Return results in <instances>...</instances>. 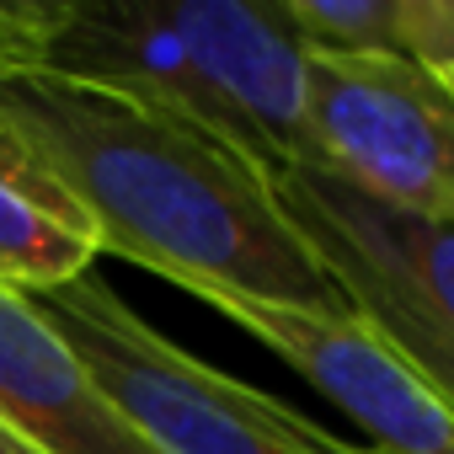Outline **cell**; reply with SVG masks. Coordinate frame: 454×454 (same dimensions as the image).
I'll use <instances>...</instances> for the list:
<instances>
[{"label": "cell", "instance_id": "7a4b0ae2", "mask_svg": "<svg viewBox=\"0 0 454 454\" xmlns=\"http://www.w3.org/2000/svg\"><path fill=\"white\" fill-rule=\"evenodd\" d=\"M38 70L145 97L273 176L305 166V49L278 0H49Z\"/></svg>", "mask_w": 454, "mask_h": 454}, {"label": "cell", "instance_id": "ba28073f", "mask_svg": "<svg viewBox=\"0 0 454 454\" xmlns=\"http://www.w3.org/2000/svg\"><path fill=\"white\" fill-rule=\"evenodd\" d=\"M102 241L49 166L0 123V284L38 294L91 273Z\"/></svg>", "mask_w": 454, "mask_h": 454}, {"label": "cell", "instance_id": "9a60e30c", "mask_svg": "<svg viewBox=\"0 0 454 454\" xmlns=\"http://www.w3.org/2000/svg\"><path fill=\"white\" fill-rule=\"evenodd\" d=\"M443 91H449V102H454V86H443Z\"/></svg>", "mask_w": 454, "mask_h": 454}, {"label": "cell", "instance_id": "52a82bcc", "mask_svg": "<svg viewBox=\"0 0 454 454\" xmlns=\"http://www.w3.org/2000/svg\"><path fill=\"white\" fill-rule=\"evenodd\" d=\"M0 427L38 454H155L86 380L22 289L0 284Z\"/></svg>", "mask_w": 454, "mask_h": 454}, {"label": "cell", "instance_id": "7c38bea8", "mask_svg": "<svg viewBox=\"0 0 454 454\" xmlns=\"http://www.w3.org/2000/svg\"><path fill=\"white\" fill-rule=\"evenodd\" d=\"M43 22H49V0H0V75L38 70Z\"/></svg>", "mask_w": 454, "mask_h": 454}, {"label": "cell", "instance_id": "8992f818", "mask_svg": "<svg viewBox=\"0 0 454 454\" xmlns=\"http://www.w3.org/2000/svg\"><path fill=\"white\" fill-rule=\"evenodd\" d=\"M273 187L337 289L385 294L454 342V224L390 214L316 171H278Z\"/></svg>", "mask_w": 454, "mask_h": 454}, {"label": "cell", "instance_id": "4fadbf2b", "mask_svg": "<svg viewBox=\"0 0 454 454\" xmlns=\"http://www.w3.org/2000/svg\"><path fill=\"white\" fill-rule=\"evenodd\" d=\"M0 454H38V449H33L27 438H17L12 427H0Z\"/></svg>", "mask_w": 454, "mask_h": 454}, {"label": "cell", "instance_id": "6da1fadb", "mask_svg": "<svg viewBox=\"0 0 454 454\" xmlns=\"http://www.w3.org/2000/svg\"><path fill=\"white\" fill-rule=\"evenodd\" d=\"M0 123L81 203L107 257L139 262L192 300L348 305L284 214L273 171L219 134L145 97L54 70L0 75Z\"/></svg>", "mask_w": 454, "mask_h": 454}, {"label": "cell", "instance_id": "5bb4252c", "mask_svg": "<svg viewBox=\"0 0 454 454\" xmlns=\"http://www.w3.org/2000/svg\"><path fill=\"white\" fill-rule=\"evenodd\" d=\"M348 454H380V449H369V443H353V449H348Z\"/></svg>", "mask_w": 454, "mask_h": 454}, {"label": "cell", "instance_id": "30bf717a", "mask_svg": "<svg viewBox=\"0 0 454 454\" xmlns=\"http://www.w3.org/2000/svg\"><path fill=\"white\" fill-rule=\"evenodd\" d=\"M348 294V305H358L390 342H395V353L454 406V342L449 337H438L433 326H422V321H411L401 305H390L385 294H369V289H342Z\"/></svg>", "mask_w": 454, "mask_h": 454}, {"label": "cell", "instance_id": "8fae6325", "mask_svg": "<svg viewBox=\"0 0 454 454\" xmlns=\"http://www.w3.org/2000/svg\"><path fill=\"white\" fill-rule=\"evenodd\" d=\"M401 54L454 86V0H401Z\"/></svg>", "mask_w": 454, "mask_h": 454}, {"label": "cell", "instance_id": "5b68a950", "mask_svg": "<svg viewBox=\"0 0 454 454\" xmlns=\"http://www.w3.org/2000/svg\"><path fill=\"white\" fill-rule=\"evenodd\" d=\"M224 321L252 332L300 380H310L342 417L369 427L380 454H454V406L395 353V342L358 310H300L247 294H203Z\"/></svg>", "mask_w": 454, "mask_h": 454}, {"label": "cell", "instance_id": "277c9868", "mask_svg": "<svg viewBox=\"0 0 454 454\" xmlns=\"http://www.w3.org/2000/svg\"><path fill=\"white\" fill-rule=\"evenodd\" d=\"M427 224H454V102L406 54H305V166Z\"/></svg>", "mask_w": 454, "mask_h": 454}, {"label": "cell", "instance_id": "9c48e42d", "mask_svg": "<svg viewBox=\"0 0 454 454\" xmlns=\"http://www.w3.org/2000/svg\"><path fill=\"white\" fill-rule=\"evenodd\" d=\"M305 54H401V0H278Z\"/></svg>", "mask_w": 454, "mask_h": 454}, {"label": "cell", "instance_id": "3957f363", "mask_svg": "<svg viewBox=\"0 0 454 454\" xmlns=\"http://www.w3.org/2000/svg\"><path fill=\"white\" fill-rule=\"evenodd\" d=\"M38 316L86 369L91 390L155 454H348L353 443L316 427L294 406L219 374L214 364L155 332L113 284L81 273L27 294Z\"/></svg>", "mask_w": 454, "mask_h": 454}]
</instances>
